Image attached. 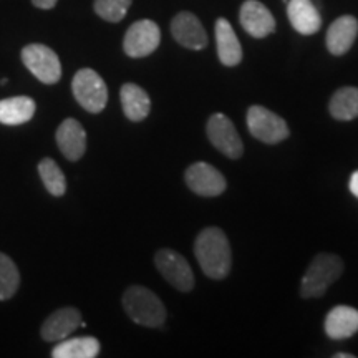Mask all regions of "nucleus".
Segmentation results:
<instances>
[{
    "mask_svg": "<svg viewBox=\"0 0 358 358\" xmlns=\"http://www.w3.org/2000/svg\"><path fill=\"white\" fill-rule=\"evenodd\" d=\"M348 187H350V192L355 198H358V171H355L350 176V182H348Z\"/></svg>",
    "mask_w": 358,
    "mask_h": 358,
    "instance_id": "nucleus-27",
    "label": "nucleus"
},
{
    "mask_svg": "<svg viewBox=\"0 0 358 358\" xmlns=\"http://www.w3.org/2000/svg\"><path fill=\"white\" fill-rule=\"evenodd\" d=\"M38 174H40V178H42L43 186L47 187V191L50 192L52 196L60 198V196L65 194V191H66L65 174L52 158H45L40 161Z\"/></svg>",
    "mask_w": 358,
    "mask_h": 358,
    "instance_id": "nucleus-23",
    "label": "nucleus"
},
{
    "mask_svg": "<svg viewBox=\"0 0 358 358\" xmlns=\"http://www.w3.org/2000/svg\"><path fill=\"white\" fill-rule=\"evenodd\" d=\"M185 179L187 187L192 192H196L198 196H204V198L221 196L227 186L222 173L209 163H203V161L191 164L186 169Z\"/></svg>",
    "mask_w": 358,
    "mask_h": 358,
    "instance_id": "nucleus-10",
    "label": "nucleus"
},
{
    "mask_svg": "<svg viewBox=\"0 0 358 358\" xmlns=\"http://www.w3.org/2000/svg\"><path fill=\"white\" fill-rule=\"evenodd\" d=\"M329 110L338 122H352L358 118V88L343 87L337 90L330 98Z\"/></svg>",
    "mask_w": 358,
    "mask_h": 358,
    "instance_id": "nucleus-22",
    "label": "nucleus"
},
{
    "mask_svg": "<svg viewBox=\"0 0 358 358\" xmlns=\"http://www.w3.org/2000/svg\"><path fill=\"white\" fill-rule=\"evenodd\" d=\"M358 35V20L353 15H342L327 30V48L335 57L345 55Z\"/></svg>",
    "mask_w": 358,
    "mask_h": 358,
    "instance_id": "nucleus-15",
    "label": "nucleus"
},
{
    "mask_svg": "<svg viewBox=\"0 0 358 358\" xmlns=\"http://www.w3.org/2000/svg\"><path fill=\"white\" fill-rule=\"evenodd\" d=\"M100 353V342L95 337L64 338L53 347V358H95Z\"/></svg>",
    "mask_w": 358,
    "mask_h": 358,
    "instance_id": "nucleus-21",
    "label": "nucleus"
},
{
    "mask_svg": "<svg viewBox=\"0 0 358 358\" xmlns=\"http://www.w3.org/2000/svg\"><path fill=\"white\" fill-rule=\"evenodd\" d=\"M206 133H208L209 141L216 150L226 155L227 158L237 159L244 153V145L241 140L239 133L224 113H214L211 118L208 120V127H206Z\"/></svg>",
    "mask_w": 358,
    "mask_h": 358,
    "instance_id": "nucleus-8",
    "label": "nucleus"
},
{
    "mask_svg": "<svg viewBox=\"0 0 358 358\" xmlns=\"http://www.w3.org/2000/svg\"><path fill=\"white\" fill-rule=\"evenodd\" d=\"M124 312L134 324L143 327H161L166 322V307L153 290L143 285H131L123 294Z\"/></svg>",
    "mask_w": 358,
    "mask_h": 358,
    "instance_id": "nucleus-2",
    "label": "nucleus"
},
{
    "mask_svg": "<svg viewBox=\"0 0 358 358\" xmlns=\"http://www.w3.org/2000/svg\"><path fill=\"white\" fill-rule=\"evenodd\" d=\"M173 38L189 50H203L208 47V34L194 13L179 12L171 20Z\"/></svg>",
    "mask_w": 358,
    "mask_h": 358,
    "instance_id": "nucleus-11",
    "label": "nucleus"
},
{
    "mask_svg": "<svg viewBox=\"0 0 358 358\" xmlns=\"http://www.w3.org/2000/svg\"><path fill=\"white\" fill-rule=\"evenodd\" d=\"M161 42V30L153 20H138L127 30L123 40V50L131 58L151 55Z\"/></svg>",
    "mask_w": 358,
    "mask_h": 358,
    "instance_id": "nucleus-9",
    "label": "nucleus"
},
{
    "mask_svg": "<svg viewBox=\"0 0 358 358\" xmlns=\"http://www.w3.org/2000/svg\"><path fill=\"white\" fill-rule=\"evenodd\" d=\"M248 128L256 140L267 145H277L289 136L285 120L259 105L250 106L248 110Z\"/></svg>",
    "mask_w": 358,
    "mask_h": 358,
    "instance_id": "nucleus-6",
    "label": "nucleus"
},
{
    "mask_svg": "<svg viewBox=\"0 0 358 358\" xmlns=\"http://www.w3.org/2000/svg\"><path fill=\"white\" fill-rule=\"evenodd\" d=\"M156 268L174 289L181 292H191L194 287V274L189 262L173 249H161L155 256Z\"/></svg>",
    "mask_w": 358,
    "mask_h": 358,
    "instance_id": "nucleus-7",
    "label": "nucleus"
},
{
    "mask_svg": "<svg viewBox=\"0 0 358 358\" xmlns=\"http://www.w3.org/2000/svg\"><path fill=\"white\" fill-rule=\"evenodd\" d=\"M55 140L62 155L69 161L82 159L87 151V133L80 122L73 118H66L65 122H62L57 129Z\"/></svg>",
    "mask_w": 358,
    "mask_h": 358,
    "instance_id": "nucleus-14",
    "label": "nucleus"
},
{
    "mask_svg": "<svg viewBox=\"0 0 358 358\" xmlns=\"http://www.w3.org/2000/svg\"><path fill=\"white\" fill-rule=\"evenodd\" d=\"M20 285V272L7 254L0 252V301H8Z\"/></svg>",
    "mask_w": 358,
    "mask_h": 358,
    "instance_id": "nucleus-24",
    "label": "nucleus"
},
{
    "mask_svg": "<svg viewBox=\"0 0 358 358\" xmlns=\"http://www.w3.org/2000/svg\"><path fill=\"white\" fill-rule=\"evenodd\" d=\"M58 0H32V3L37 8H42V10H50L57 6Z\"/></svg>",
    "mask_w": 358,
    "mask_h": 358,
    "instance_id": "nucleus-26",
    "label": "nucleus"
},
{
    "mask_svg": "<svg viewBox=\"0 0 358 358\" xmlns=\"http://www.w3.org/2000/svg\"><path fill=\"white\" fill-rule=\"evenodd\" d=\"M239 22L245 32L256 38L267 37L275 30L274 15L259 0H245L241 7Z\"/></svg>",
    "mask_w": 358,
    "mask_h": 358,
    "instance_id": "nucleus-13",
    "label": "nucleus"
},
{
    "mask_svg": "<svg viewBox=\"0 0 358 358\" xmlns=\"http://www.w3.org/2000/svg\"><path fill=\"white\" fill-rule=\"evenodd\" d=\"M37 105L30 96H12L0 100V123L19 127L34 118Z\"/></svg>",
    "mask_w": 358,
    "mask_h": 358,
    "instance_id": "nucleus-20",
    "label": "nucleus"
},
{
    "mask_svg": "<svg viewBox=\"0 0 358 358\" xmlns=\"http://www.w3.org/2000/svg\"><path fill=\"white\" fill-rule=\"evenodd\" d=\"M131 2L133 0H95L93 8H95L96 15L101 17L103 20L116 24V22H122L127 17Z\"/></svg>",
    "mask_w": 358,
    "mask_h": 358,
    "instance_id": "nucleus-25",
    "label": "nucleus"
},
{
    "mask_svg": "<svg viewBox=\"0 0 358 358\" xmlns=\"http://www.w3.org/2000/svg\"><path fill=\"white\" fill-rule=\"evenodd\" d=\"M22 62L35 78L45 85H55L62 78L60 58L43 43H30L22 48Z\"/></svg>",
    "mask_w": 358,
    "mask_h": 358,
    "instance_id": "nucleus-5",
    "label": "nucleus"
},
{
    "mask_svg": "<svg viewBox=\"0 0 358 358\" xmlns=\"http://www.w3.org/2000/svg\"><path fill=\"white\" fill-rule=\"evenodd\" d=\"M343 272L342 259L335 254H319L307 267L301 282V295L303 299H315L327 292V289L340 279Z\"/></svg>",
    "mask_w": 358,
    "mask_h": 358,
    "instance_id": "nucleus-3",
    "label": "nucleus"
},
{
    "mask_svg": "<svg viewBox=\"0 0 358 358\" xmlns=\"http://www.w3.org/2000/svg\"><path fill=\"white\" fill-rule=\"evenodd\" d=\"M71 92L75 100L88 113H101L108 103V88L105 80L92 69H82L75 73Z\"/></svg>",
    "mask_w": 358,
    "mask_h": 358,
    "instance_id": "nucleus-4",
    "label": "nucleus"
},
{
    "mask_svg": "<svg viewBox=\"0 0 358 358\" xmlns=\"http://www.w3.org/2000/svg\"><path fill=\"white\" fill-rule=\"evenodd\" d=\"M214 32H216L217 57L221 64L226 66L239 65L243 60V47L229 20L219 19L214 27Z\"/></svg>",
    "mask_w": 358,
    "mask_h": 358,
    "instance_id": "nucleus-17",
    "label": "nucleus"
},
{
    "mask_svg": "<svg viewBox=\"0 0 358 358\" xmlns=\"http://www.w3.org/2000/svg\"><path fill=\"white\" fill-rule=\"evenodd\" d=\"M194 254L201 268L209 279L221 280L229 274L232 254L226 234L219 227L201 231L194 243Z\"/></svg>",
    "mask_w": 358,
    "mask_h": 358,
    "instance_id": "nucleus-1",
    "label": "nucleus"
},
{
    "mask_svg": "<svg viewBox=\"0 0 358 358\" xmlns=\"http://www.w3.org/2000/svg\"><path fill=\"white\" fill-rule=\"evenodd\" d=\"M287 15L290 25L301 35H313L322 27V17L312 0H290Z\"/></svg>",
    "mask_w": 358,
    "mask_h": 358,
    "instance_id": "nucleus-18",
    "label": "nucleus"
},
{
    "mask_svg": "<svg viewBox=\"0 0 358 358\" xmlns=\"http://www.w3.org/2000/svg\"><path fill=\"white\" fill-rule=\"evenodd\" d=\"M325 334L329 338L345 340L358 332V310L348 306H337L327 313Z\"/></svg>",
    "mask_w": 358,
    "mask_h": 358,
    "instance_id": "nucleus-16",
    "label": "nucleus"
},
{
    "mask_svg": "<svg viewBox=\"0 0 358 358\" xmlns=\"http://www.w3.org/2000/svg\"><path fill=\"white\" fill-rule=\"evenodd\" d=\"M123 113L129 122H143L151 111L150 95L136 83H124L120 90Z\"/></svg>",
    "mask_w": 358,
    "mask_h": 358,
    "instance_id": "nucleus-19",
    "label": "nucleus"
},
{
    "mask_svg": "<svg viewBox=\"0 0 358 358\" xmlns=\"http://www.w3.org/2000/svg\"><path fill=\"white\" fill-rule=\"evenodd\" d=\"M335 358H353L352 353H335Z\"/></svg>",
    "mask_w": 358,
    "mask_h": 358,
    "instance_id": "nucleus-28",
    "label": "nucleus"
},
{
    "mask_svg": "<svg viewBox=\"0 0 358 358\" xmlns=\"http://www.w3.org/2000/svg\"><path fill=\"white\" fill-rule=\"evenodd\" d=\"M82 327V313L75 307H64L52 312L43 322L40 335L45 342H60L70 337L75 330Z\"/></svg>",
    "mask_w": 358,
    "mask_h": 358,
    "instance_id": "nucleus-12",
    "label": "nucleus"
}]
</instances>
